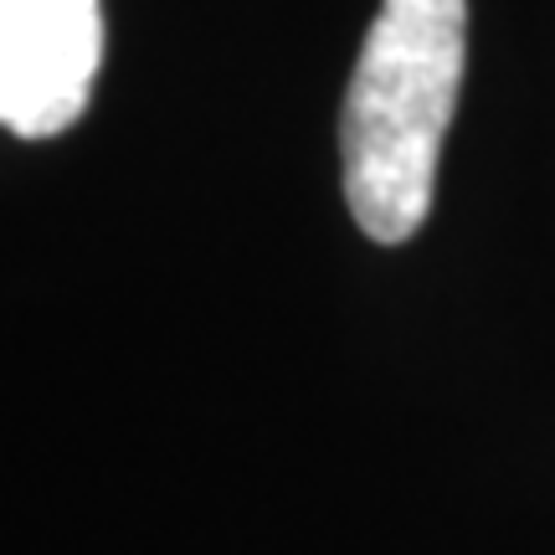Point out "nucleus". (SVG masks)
Segmentation results:
<instances>
[{
	"mask_svg": "<svg viewBox=\"0 0 555 555\" xmlns=\"http://www.w3.org/2000/svg\"><path fill=\"white\" fill-rule=\"evenodd\" d=\"M99 57V0H0V124L21 139L78 124Z\"/></svg>",
	"mask_w": 555,
	"mask_h": 555,
	"instance_id": "obj_2",
	"label": "nucleus"
},
{
	"mask_svg": "<svg viewBox=\"0 0 555 555\" xmlns=\"http://www.w3.org/2000/svg\"><path fill=\"white\" fill-rule=\"evenodd\" d=\"M468 47V0H380L339 114L350 217L371 242H406L433 211Z\"/></svg>",
	"mask_w": 555,
	"mask_h": 555,
	"instance_id": "obj_1",
	"label": "nucleus"
}]
</instances>
